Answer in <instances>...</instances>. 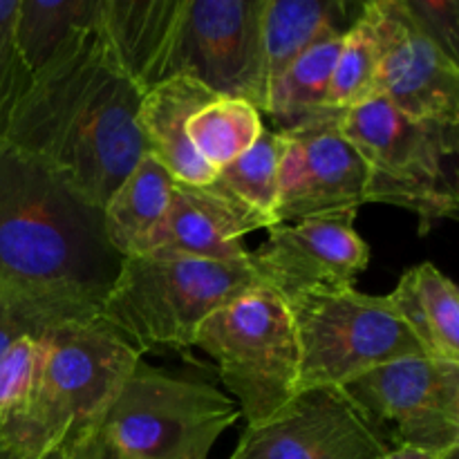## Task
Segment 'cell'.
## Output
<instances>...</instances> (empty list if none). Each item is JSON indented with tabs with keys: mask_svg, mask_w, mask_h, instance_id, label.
<instances>
[{
	"mask_svg": "<svg viewBox=\"0 0 459 459\" xmlns=\"http://www.w3.org/2000/svg\"><path fill=\"white\" fill-rule=\"evenodd\" d=\"M142 97L97 27H85L31 76L4 143L43 161L103 209L146 152L137 124Z\"/></svg>",
	"mask_w": 459,
	"mask_h": 459,
	"instance_id": "1",
	"label": "cell"
},
{
	"mask_svg": "<svg viewBox=\"0 0 459 459\" xmlns=\"http://www.w3.org/2000/svg\"><path fill=\"white\" fill-rule=\"evenodd\" d=\"M101 206L0 142V287L65 321L97 318L121 269Z\"/></svg>",
	"mask_w": 459,
	"mask_h": 459,
	"instance_id": "2",
	"label": "cell"
},
{
	"mask_svg": "<svg viewBox=\"0 0 459 459\" xmlns=\"http://www.w3.org/2000/svg\"><path fill=\"white\" fill-rule=\"evenodd\" d=\"M142 354L103 318L63 321L43 334V363L30 406L0 426V442L30 455L72 446L97 429Z\"/></svg>",
	"mask_w": 459,
	"mask_h": 459,
	"instance_id": "3",
	"label": "cell"
},
{
	"mask_svg": "<svg viewBox=\"0 0 459 459\" xmlns=\"http://www.w3.org/2000/svg\"><path fill=\"white\" fill-rule=\"evenodd\" d=\"M263 285L249 260L215 263L169 251L126 255L99 309L139 354L195 345L202 323L245 291Z\"/></svg>",
	"mask_w": 459,
	"mask_h": 459,
	"instance_id": "4",
	"label": "cell"
},
{
	"mask_svg": "<svg viewBox=\"0 0 459 459\" xmlns=\"http://www.w3.org/2000/svg\"><path fill=\"white\" fill-rule=\"evenodd\" d=\"M339 126L366 164V204L412 211L421 231L455 218L459 126L412 119L381 97L341 112Z\"/></svg>",
	"mask_w": 459,
	"mask_h": 459,
	"instance_id": "5",
	"label": "cell"
},
{
	"mask_svg": "<svg viewBox=\"0 0 459 459\" xmlns=\"http://www.w3.org/2000/svg\"><path fill=\"white\" fill-rule=\"evenodd\" d=\"M240 417L238 403L215 385L139 359L94 430L126 459H209Z\"/></svg>",
	"mask_w": 459,
	"mask_h": 459,
	"instance_id": "6",
	"label": "cell"
},
{
	"mask_svg": "<svg viewBox=\"0 0 459 459\" xmlns=\"http://www.w3.org/2000/svg\"><path fill=\"white\" fill-rule=\"evenodd\" d=\"M285 300L299 341V390L343 388L372 368L429 357L390 296L341 290Z\"/></svg>",
	"mask_w": 459,
	"mask_h": 459,
	"instance_id": "7",
	"label": "cell"
},
{
	"mask_svg": "<svg viewBox=\"0 0 459 459\" xmlns=\"http://www.w3.org/2000/svg\"><path fill=\"white\" fill-rule=\"evenodd\" d=\"M195 345L218 363L247 426L276 415L299 393L290 305L264 282L215 309L197 330Z\"/></svg>",
	"mask_w": 459,
	"mask_h": 459,
	"instance_id": "8",
	"label": "cell"
},
{
	"mask_svg": "<svg viewBox=\"0 0 459 459\" xmlns=\"http://www.w3.org/2000/svg\"><path fill=\"white\" fill-rule=\"evenodd\" d=\"M361 415L394 448L455 459L459 448V363L408 357L372 368L343 385Z\"/></svg>",
	"mask_w": 459,
	"mask_h": 459,
	"instance_id": "9",
	"label": "cell"
},
{
	"mask_svg": "<svg viewBox=\"0 0 459 459\" xmlns=\"http://www.w3.org/2000/svg\"><path fill=\"white\" fill-rule=\"evenodd\" d=\"M379 49L377 97L412 119L459 126V63L426 34L403 0L363 3Z\"/></svg>",
	"mask_w": 459,
	"mask_h": 459,
	"instance_id": "10",
	"label": "cell"
},
{
	"mask_svg": "<svg viewBox=\"0 0 459 459\" xmlns=\"http://www.w3.org/2000/svg\"><path fill=\"white\" fill-rule=\"evenodd\" d=\"M339 117L341 112L323 108L278 130L282 139L278 224L359 211L366 204V164L341 130Z\"/></svg>",
	"mask_w": 459,
	"mask_h": 459,
	"instance_id": "11",
	"label": "cell"
},
{
	"mask_svg": "<svg viewBox=\"0 0 459 459\" xmlns=\"http://www.w3.org/2000/svg\"><path fill=\"white\" fill-rule=\"evenodd\" d=\"M264 0H184L175 76H191L218 97L263 103Z\"/></svg>",
	"mask_w": 459,
	"mask_h": 459,
	"instance_id": "12",
	"label": "cell"
},
{
	"mask_svg": "<svg viewBox=\"0 0 459 459\" xmlns=\"http://www.w3.org/2000/svg\"><path fill=\"white\" fill-rule=\"evenodd\" d=\"M388 451L343 388H303L247 426L229 459H381Z\"/></svg>",
	"mask_w": 459,
	"mask_h": 459,
	"instance_id": "13",
	"label": "cell"
},
{
	"mask_svg": "<svg viewBox=\"0 0 459 459\" xmlns=\"http://www.w3.org/2000/svg\"><path fill=\"white\" fill-rule=\"evenodd\" d=\"M354 222L357 211H339L276 224L251 254V264L260 281L282 299L305 291L354 290L370 260Z\"/></svg>",
	"mask_w": 459,
	"mask_h": 459,
	"instance_id": "14",
	"label": "cell"
},
{
	"mask_svg": "<svg viewBox=\"0 0 459 459\" xmlns=\"http://www.w3.org/2000/svg\"><path fill=\"white\" fill-rule=\"evenodd\" d=\"M255 229L267 227L211 184L191 186L175 182L169 209L139 254L169 251L215 263H240L251 258L242 238Z\"/></svg>",
	"mask_w": 459,
	"mask_h": 459,
	"instance_id": "15",
	"label": "cell"
},
{
	"mask_svg": "<svg viewBox=\"0 0 459 459\" xmlns=\"http://www.w3.org/2000/svg\"><path fill=\"white\" fill-rule=\"evenodd\" d=\"M182 12L184 0H97L94 27L142 92L175 79Z\"/></svg>",
	"mask_w": 459,
	"mask_h": 459,
	"instance_id": "16",
	"label": "cell"
},
{
	"mask_svg": "<svg viewBox=\"0 0 459 459\" xmlns=\"http://www.w3.org/2000/svg\"><path fill=\"white\" fill-rule=\"evenodd\" d=\"M215 97L218 94L191 76H175L143 92L137 115L143 143L169 169L175 182L206 186L215 179V170L197 155L186 134L193 112Z\"/></svg>",
	"mask_w": 459,
	"mask_h": 459,
	"instance_id": "17",
	"label": "cell"
},
{
	"mask_svg": "<svg viewBox=\"0 0 459 459\" xmlns=\"http://www.w3.org/2000/svg\"><path fill=\"white\" fill-rule=\"evenodd\" d=\"M363 3L345 0H264L260 18L263 39V115L272 85L314 43L336 30H350Z\"/></svg>",
	"mask_w": 459,
	"mask_h": 459,
	"instance_id": "18",
	"label": "cell"
},
{
	"mask_svg": "<svg viewBox=\"0 0 459 459\" xmlns=\"http://www.w3.org/2000/svg\"><path fill=\"white\" fill-rule=\"evenodd\" d=\"M429 357L459 363V294L433 263L408 269L388 294Z\"/></svg>",
	"mask_w": 459,
	"mask_h": 459,
	"instance_id": "19",
	"label": "cell"
},
{
	"mask_svg": "<svg viewBox=\"0 0 459 459\" xmlns=\"http://www.w3.org/2000/svg\"><path fill=\"white\" fill-rule=\"evenodd\" d=\"M175 178L151 152H143L124 182L103 204V227L112 249L126 258L142 251L160 227L170 202Z\"/></svg>",
	"mask_w": 459,
	"mask_h": 459,
	"instance_id": "20",
	"label": "cell"
},
{
	"mask_svg": "<svg viewBox=\"0 0 459 459\" xmlns=\"http://www.w3.org/2000/svg\"><path fill=\"white\" fill-rule=\"evenodd\" d=\"M345 31L336 30L323 36L272 85L263 112L281 126L278 130L290 128L325 108Z\"/></svg>",
	"mask_w": 459,
	"mask_h": 459,
	"instance_id": "21",
	"label": "cell"
},
{
	"mask_svg": "<svg viewBox=\"0 0 459 459\" xmlns=\"http://www.w3.org/2000/svg\"><path fill=\"white\" fill-rule=\"evenodd\" d=\"M97 0H18L13 40L31 76L39 74L79 30L94 25Z\"/></svg>",
	"mask_w": 459,
	"mask_h": 459,
	"instance_id": "22",
	"label": "cell"
},
{
	"mask_svg": "<svg viewBox=\"0 0 459 459\" xmlns=\"http://www.w3.org/2000/svg\"><path fill=\"white\" fill-rule=\"evenodd\" d=\"M282 139L278 130L264 126L263 134L249 151L215 173L211 186L218 188L224 197L236 202L240 209L249 211L264 227L278 224V170H281Z\"/></svg>",
	"mask_w": 459,
	"mask_h": 459,
	"instance_id": "23",
	"label": "cell"
},
{
	"mask_svg": "<svg viewBox=\"0 0 459 459\" xmlns=\"http://www.w3.org/2000/svg\"><path fill=\"white\" fill-rule=\"evenodd\" d=\"M263 130L258 108L247 99L233 97L211 99L186 124L188 142L215 173L249 151Z\"/></svg>",
	"mask_w": 459,
	"mask_h": 459,
	"instance_id": "24",
	"label": "cell"
},
{
	"mask_svg": "<svg viewBox=\"0 0 459 459\" xmlns=\"http://www.w3.org/2000/svg\"><path fill=\"white\" fill-rule=\"evenodd\" d=\"M377 74H379V49L370 22L366 21L361 9L359 18L343 36L325 108L345 112L375 99Z\"/></svg>",
	"mask_w": 459,
	"mask_h": 459,
	"instance_id": "25",
	"label": "cell"
},
{
	"mask_svg": "<svg viewBox=\"0 0 459 459\" xmlns=\"http://www.w3.org/2000/svg\"><path fill=\"white\" fill-rule=\"evenodd\" d=\"M43 363V336H22L0 357V426L30 406Z\"/></svg>",
	"mask_w": 459,
	"mask_h": 459,
	"instance_id": "26",
	"label": "cell"
},
{
	"mask_svg": "<svg viewBox=\"0 0 459 459\" xmlns=\"http://www.w3.org/2000/svg\"><path fill=\"white\" fill-rule=\"evenodd\" d=\"M16 4L18 0H0V142H4L13 110L31 83L30 67L13 40Z\"/></svg>",
	"mask_w": 459,
	"mask_h": 459,
	"instance_id": "27",
	"label": "cell"
},
{
	"mask_svg": "<svg viewBox=\"0 0 459 459\" xmlns=\"http://www.w3.org/2000/svg\"><path fill=\"white\" fill-rule=\"evenodd\" d=\"M65 318L0 287V357L22 336H43Z\"/></svg>",
	"mask_w": 459,
	"mask_h": 459,
	"instance_id": "28",
	"label": "cell"
},
{
	"mask_svg": "<svg viewBox=\"0 0 459 459\" xmlns=\"http://www.w3.org/2000/svg\"><path fill=\"white\" fill-rule=\"evenodd\" d=\"M421 30L459 63V3L457 0H403Z\"/></svg>",
	"mask_w": 459,
	"mask_h": 459,
	"instance_id": "29",
	"label": "cell"
},
{
	"mask_svg": "<svg viewBox=\"0 0 459 459\" xmlns=\"http://www.w3.org/2000/svg\"><path fill=\"white\" fill-rule=\"evenodd\" d=\"M72 448L79 459H126L99 430L85 435L81 442L72 444Z\"/></svg>",
	"mask_w": 459,
	"mask_h": 459,
	"instance_id": "30",
	"label": "cell"
},
{
	"mask_svg": "<svg viewBox=\"0 0 459 459\" xmlns=\"http://www.w3.org/2000/svg\"><path fill=\"white\" fill-rule=\"evenodd\" d=\"M0 459H79V457H76L74 448L72 446L54 448V451L43 453V455H30V453L16 451V448H12V446H7L4 442H0Z\"/></svg>",
	"mask_w": 459,
	"mask_h": 459,
	"instance_id": "31",
	"label": "cell"
},
{
	"mask_svg": "<svg viewBox=\"0 0 459 459\" xmlns=\"http://www.w3.org/2000/svg\"><path fill=\"white\" fill-rule=\"evenodd\" d=\"M381 459H446V457H439L435 455V453L421 451V448L403 446V448H394V451H388Z\"/></svg>",
	"mask_w": 459,
	"mask_h": 459,
	"instance_id": "32",
	"label": "cell"
}]
</instances>
